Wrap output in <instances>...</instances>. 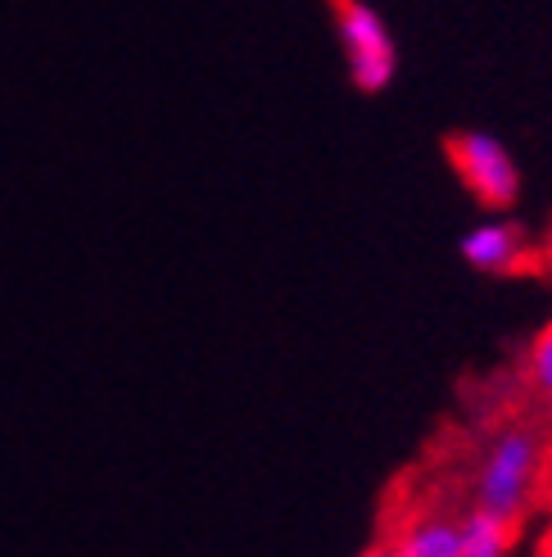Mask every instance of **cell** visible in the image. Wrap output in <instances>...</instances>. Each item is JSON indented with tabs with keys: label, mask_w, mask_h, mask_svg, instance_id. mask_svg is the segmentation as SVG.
Returning a JSON list of instances; mask_svg holds the SVG:
<instances>
[{
	"label": "cell",
	"mask_w": 552,
	"mask_h": 557,
	"mask_svg": "<svg viewBox=\"0 0 552 557\" xmlns=\"http://www.w3.org/2000/svg\"><path fill=\"white\" fill-rule=\"evenodd\" d=\"M539 476V435L535 431H503L489 444V454L480 462L476 476V504L520 521L530 504V490Z\"/></svg>",
	"instance_id": "7a4b0ae2"
},
{
	"label": "cell",
	"mask_w": 552,
	"mask_h": 557,
	"mask_svg": "<svg viewBox=\"0 0 552 557\" xmlns=\"http://www.w3.org/2000/svg\"><path fill=\"white\" fill-rule=\"evenodd\" d=\"M457 255L472 263L476 272H489V276H503V272H516L526 263V232L516 222H480L472 227L462 240H457Z\"/></svg>",
	"instance_id": "277c9868"
},
{
	"label": "cell",
	"mask_w": 552,
	"mask_h": 557,
	"mask_svg": "<svg viewBox=\"0 0 552 557\" xmlns=\"http://www.w3.org/2000/svg\"><path fill=\"white\" fill-rule=\"evenodd\" d=\"M449 163H453V173L462 177V186L472 190V200L493 209V213H503L516 205V195H520V169H516V159L507 154V146L499 141V136H489V132H457L453 141L444 146Z\"/></svg>",
	"instance_id": "3957f363"
},
{
	"label": "cell",
	"mask_w": 552,
	"mask_h": 557,
	"mask_svg": "<svg viewBox=\"0 0 552 557\" xmlns=\"http://www.w3.org/2000/svg\"><path fill=\"white\" fill-rule=\"evenodd\" d=\"M399 557H462V535H457V521L449 517H422L412 521L407 531H399L394 548Z\"/></svg>",
	"instance_id": "8992f818"
},
{
	"label": "cell",
	"mask_w": 552,
	"mask_h": 557,
	"mask_svg": "<svg viewBox=\"0 0 552 557\" xmlns=\"http://www.w3.org/2000/svg\"><path fill=\"white\" fill-rule=\"evenodd\" d=\"M330 18H336V37L349 60V77L357 91H385L399 73V50L385 23L367 0H330Z\"/></svg>",
	"instance_id": "6da1fadb"
},
{
	"label": "cell",
	"mask_w": 552,
	"mask_h": 557,
	"mask_svg": "<svg viewBox=\"0 0 552 557\" xmlns=\"http://www.w3.org/2000/svg\"><path fill=\"white\" fill-rule=\"evenodd\" d=\"M457 535H462V557H503L516 544V521L472 504V512L457 517Z\"/></svg>",
	"instance_id": "5b68a950"
},
{
	"label": "cell",
	"mask_w": 552,
	"mask_h": 557,
	"mask_svg": "<svg viewBox=\"0 0 552 557\" xmlns=\"http://www.w3.org/2000/svg\"><path fill=\"white\" fill-rule=\"evenodd\" d=\"M526 368H530V385L539 389L543 399H552V322H548V326L539 331V336H535Z\"/></svg>",
	"instance_id": "52a82bcc"
}]
</instances>
